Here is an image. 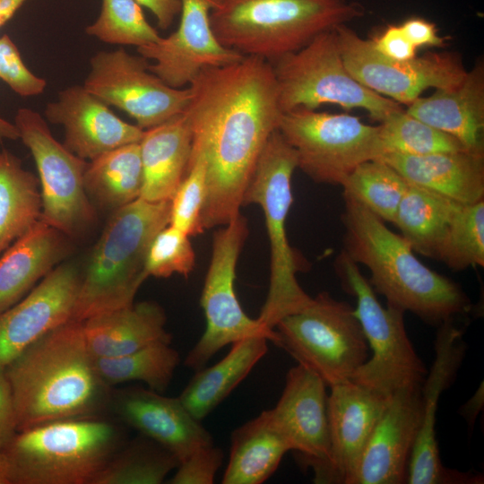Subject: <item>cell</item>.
<instances>
[{"label":"cell","instance_id":"47","mask_svg":"<svg viewBox=\"0 0 484 484\" xmlns=\"http://www.w3.org/2000/svg\"><path fill=\"white\" fill-rule=\"evenodd\" d=\"M140 5L147 8L156 18L161 30L169 29L175 18L180 13V0H135Z\"/></svg>","mask_w":484,"mask_h":484},{"label":"cell","instance_id":"43","mask_svg":"<svg viewBox=\"0 0 484 484\" xmlns=\"http://www.w3.org/2000/svg\"><path fill=\"white\" fill-rule=\"evenodd\" d=\"M223 452L214 444L199 447L179 462L170 484H211L221 466Z\"/></svg>","mask_w":484,"mask_h":484},{"label":"cell","instance_id":"3","mask_svg":"<svg viewBox=\"0 0 484 484\" xmlns=\"http://www.w3.org/2000/svg\"><path fill=\"white\" fill-rule=\"evenodd\" d=\"M343 252L365 265L369 283L387 306L439 326L467 314L471 301L461 287L423 264L408 242L354 198L343 194Z\"/></svg>","mask_w":484,"mask_h":484},{"label":"cell","instance_id":"24","mask_svg":"<svg viewBox=\"0 0 484 484\" xmlns=\"http://www.w3.org/2000/svg\"><path fill=\"white\" fill-rule=\"evenodd\" d=\"M408 114L462 143L469 151L484 153V63L476 62L460 84L419 97Z\"/></svg>","mask_w":484,"mask_h":484},{"label":"cell","instance_id":"40","mask_svg":"<svg viewBox=\"0 0 484 484\" xmlns=\"http://www.w3.org/2000/svg\"><path fill=\"white\" fill-rule=\"evenodd\" d=\"M205 169L201 160L188 163L186 173L170 199L169 225L187 236L204 230L202 221L206 191Z\"/></svg>","mask_w":484,"mask_h":484},{"label":"cell","instance_id":"44","mask_svg":"<svg viewBox=\"0 0 484 484\" xmlns=\"http://www.w3.org/2000/svg\"><path fill=\"white\" fill-rule=\"evenodd\" d=\"M375 49L384 56L406 61L417 56V48L403 32L401 25H388L378 36L371 39Z\"/></svg>","mask_w":484,"mask_h":484},{"label":"cell","instance_id":"21","mask_svg":"<svg viewBox=\"0 0 484 484\" xmlns=\"http://www.w3.org/2000/svg\"><path fill=\"white\" fill-rule=\"evenodd\" d=\"M327 395L329 457L315 483L350 484L365 445L390 396L350 380Z\"/></svg>","mask_w":484,"mask_h":484},{"label":"cell","instance_id":"38","mask_svg":"<svg viewBox=\"0 0 484 484\" xmlns=\"http://www.w3.org/2000/svg\"><path fill=\"white\" fill-rule=\"evenodd\" d=\"M85 32L104 43L136 48L161 38L135 0H101L98 18L86 27Z\"/></svg>","mask_w":484,"mask_h":484},{"label":"cell","instance_id":"12","mask_svg":"<svg viewBox=\"0 0 484 484\" xmlns=\"http://www.w3.org/2000/svg\"><path fill=\"white\" fill-rule=\"evenodd\" d=\"M247 236V220L241 213L213 235L211 262L200 298L206 325L185 359L184 365L190 369L203 368L220 349L246 337L263 336L274 344L278 341L274 329L244 312L236 294V267Z\"/></svg>","mask_w":484,"mask_h":484},{"label":"cell","instance_id":"49","mask_svg":"<svg viewBox=\"0 0 484 484\" xmlns=\"http://www.w3.org/2000/svg\"><path fill=\"white\" fill-rule=\"evenodd\" d=\"M27 0H0V28L13 18Z\"/></svg>","mask_w":484,"mask_h":484},{"label":"cell","instance_id":"32","mask_svg":"<svg viewBox=\"0 0 484 484\" xmlns=\"http://www.w3.org/2000/svg\"><path fill=\"white\" fill-rule=\"evenodd\" d=\"M39 183L18 157L0 150V255L40 220Z\"/></svg>","mask_w":484,"mask_h":484},{"label":"cell","instance_id":"5","mask_svg":"<svg viewBox=\"0 0 484 484\" xmlns=\"http://www.w3.org/2000/svg\"><path fill=\"white\" fill-rule=\"evenodd\" d=\"M364 13L348 0H218L210 18L224 47L272 62Z\"/></svg>","mask_w":484,"mask_h":484},{"label":"cell","instance_id":"45","mask_svg":"<svg viewBox=\"0 0 484 484\" xmlns=\"http://www.w3.org/2000/svg\"><path fill=\"white\" fill-rule=\"evenodd\" d=\"M13 396L4 367H0V449L4 450L17 434Z\"/></svg>","mask_w":484,"mask_h":484},{"label":"cell","instance_id":"14","mask_svg":"<svg viewBox=\"0 0 484 484\" xmlns=\"http://www.w3.org/2000/svg\"><path fill=\"white\" fill-rule=\"evenodd\" d=\"M343 63L362 85L399 104L409 106L428 88L457 86L467 70L457 54L428 53L398 61L377 52L371 39L359 36L346 24L334 28Z\"/></svg>","mask_w":484,"mask_h":484},{"label":"cell","instance_id":"15","mask_svg":"<svg viewBox=\"0 0 484 484\" xmlns=\"http://www.w3.org/2000/svg\"><path fill=\"white\" fill-rule=\"evenodd\" d=\"M149 64L141 55L122 48L99 51L91 56L82 85L146 130L182 114L190 99L188 87L168 85L150 71Z\"/></svg>","mask_w":484,"mask_h":484},{"label":"cell","instance_id":"36","mask_svg":"<svg viewBox=\"0 0 484 484\" xmlns=\"http://www.w3.org/2000/svg\"><path fill=\"white\" fill-rule=\"evenodd\" d=\"M408 186L402 176L381 159L361 163L341 185L343 194L392 223Z\"/></svg>","mask_w":484,"mask_h":484},{"label":"cell","instance_id":"16","mask_svg":"<svg viewBox=\"0 0 484 484\" xmlns=\"http://www.w3.org/2000/svg\"><path fill=\"white\" fill-rule=\"evenodd\" d=\"M466 353L462 331L454 321L438 326L435 360L421 385V423L408 467L410 484H480L483 477L445 467L436 438V413L441 393L448 388Z\"/></svg>","mask_w":484,"mask_h":484},{"label":"cell","instance_id":"42","mask_svg":"<svg viewBox=\"0 0 484 484\" xmlns=\"http://www.w3.org/2000/svg\"><path fill=\"white\" fill-rule=\"evenodd\" d=\"M0 79L23 98L38 96L47 86L45 79L27 67L19 48L6 34L0 37Z\"/></svg>","mask_w":484,"mask_h":484},{"label":"cell","instance_id":"48","mask_svg":"<svg viewBox=\"0 0 484 484\" xmlns=\"http://www.w3.org/2000/svg\"><path fill=\"white\" fill-rule=\"evenodd\" d=\"M483 385L478 388L473 396L460 409V413L467 420L469 425L474 423L483 407Z\"/></svg>","mask_w":484,"mask_h":484},{"label":"cell","instance_id":"10","mask_svg":"<svg viewBox=\"0 0 484 484\" xmlns=\"http://www.w3.org/2000/svg\"><path fill=\"white\" fill-rule=\"evenodd\" d=\"M336 271L343 289L357 299L355 313L373 352L350 380L385 396L422 385L428 371L406 333L405 313L383 307L358 264L343 251L337 257Z\"/></svg>","mask_w":484,"mask_h":484},{"label":"cell","instance_id":"13","mask_svg":"<svg viewBox=\"0 0 484 484\" xmlns=\"http://www.w3.org/2000/svg\"><path fill=\"white\" fill-rule=\"evenodd\" d=\"M13 124L39 172L42 198L40 219L66 237L82 235L96 218L83 182L88 160L59 143L47 120L36 110L19 108Z\"/></svg>","mask_w":484,"mask_h":484},{"label":"cell","instance_id":"37","mask_svg":"<svg viewBox=\"0 0 484 484\" xmlns=\"http://www.w3.org/2000/svg\"><path fill=\"white\" fill-rule=\"evenodd\" d=\"M378 126L384 154L419 156L469 151L454 136L414 117L403 108L390 114Z\"/></svg>","mask_w":484,"mask_h":484},{"label":"cell","instance_id":"1","mask_svg":"<svg viewBox=\"0 0 484 484\" xmlns=\"http://www.w3.org/2000/svg\"><path fill=\"white\" fill-rule=\"evenodd\" d=\"M183 112L192 134L189 162L201 160L206 191L203 229L224 226L240 213L256 162L283 112L271 63L246 56L202 69L187 86Z\"/></svg>","mask_w":484,"mask_h":484},{"label":"cell","instance_id":"18","mask_svg":"<svg viewBox=\"0 0 484 484\" xmlns=\"http://www.w3.org/2000/svg\"><path fill=\"white\" fill-rule=\"evenodd\" d=\"M326 385L312 370L291 367L277 404L268 410L271 419L299 462L310 467L314 481L324 471L329 457Z\"/></svg>","mask_w":484,"mask_h":484},{"label":"cell","instance_id":"28","mask_svg":"<svg viewBox=\"0 0 484 484\" xmlns=\"http://www.w3.org/2000/svg\"><path fill=\"white\" fill-rule=\"evenodd\" d=\"M139 145L143 166L140 198L170 200L186 173L191 155L192 134L185 115L144 130Z\"/></svg>","mask_w":484,"mask_h":484},{"label":"cell","instance_id":"8","mask_svg":"<svg viewBox=\"0 0 484 484\" xmlns=\"http://www.w3.org/2000/svg\"><path fill=\"white\" fill-rule=\"evenodd\" d=\"M283 113L324 104L363 108L381 123L402 109L394 100L359 82L347 70L333 30L318 34L306 46L270 62Z\"/></svg>","mask_w":484,"mask_h":484},{"label":"cell","instance_id":"2","mask_svg":"<svg viewBox=\"0 0 484 484\" xmlns=\"http://www.w3.org/2000/svg\"><path fill=\"white\" fill-rule=\"evenodd\" d=\"M17 430L65 419L91 417L109 402L82 322L68 321L26 348L5 367Z\"/></svg>","mask_w":484,"mask_h":484},{"label":"cell","instance_id":"34","mask_svg":"<svg viewBox=\"0 0 484 484\" xmlns=\"http://www.w3.org/2000/svg\"><path fill=\"white\" fill-rule=\"evenodd\" d=\"M179 362V353L170 343L157 342L122 356L95 359V367L109 388L140 381L161 393L169 387Z\"/></svg>","mask_w":484,"mask_h":484},{"label":"cell","instance_id":"41","mask_svg":"<svg viewBox=\"0 0 484 484\" xmlns=\"http://www.w3.org/2000/svg\"><path fill=\"white\" fill-rule=\"evenodd\" d=\"M194 263L195 254L189 236L169 224L150 244L145 272L148 277L168 278L174 273L187 276Z\"/></svg>","mask_w":484,"mask_h":484},{"label":"cell","instance_id":"6","mask_svg":"<svg viewBox=\"0 0 484 484\" xmlns=\"http://www.w3.org/2000/svg\"><path fill=\"white\" fill-rule=\"evenodd\" d=\"M121 441L116 425L84 417L19 431L3 451L11 484H91Z\"/></svg>","mask_w":484,"mask_h":484},{"label":"cell","instance_id":"46","mask_svg":"<svg viewBox=\"0 0 484 484\" xmlns=\"http://www.w3.org/2000/svg\"><path fill=\"white\" fill-rule=\"evenodd\" d=\"M403 32L417 48L445 46L446 39L438 34L435 23L420 17H411L400 24Z\"/></svg>","mask_w":484,"mask_h":484},{"label":"cell","instance_id":"39","mask_svg":"<svg viewBox=\"0 0 484 484\" xmlns=\"http://www.w3.org/2000/svg\"><path fill=\"white\" fill-rule=\"evenodd\" d=\"M437 260L454 271L484 265V200L462 205L450 225Z\"/></svg>","mask_w":484,"mask_h":484},{"label":"cell","instance_id":"17","mask_svg":"<svg viewBox=\"0 0 484 484\" xmlns=\"http://www.w3.org/2000/svg\"><path fill=\"white\" fill-rule=\"evenodd\" d=\"M177 29L155 43L137 48L139 55L152 61L151 72L173 88L188 86L203 68L239 61L241 54L224 47L211 24V12L218 0H180Z\"/></svg>","mask_w":484,"mask_h":484},{"label":"cell","instance_id":"31","mask_svg":"<svg viewBox=\"0 0 484 484\" xmlns=\"http://www.w3.org/2000/svg\"><path fill=\"white\" fill-rule=\"evenodd\" d=\"M462 205L442 194L409 184L393 223L414 252L437 260L450 225Z\"/></svg>","mask_w":484,"mask_h":484},{"label":"cell","instance_id":"7","mask_svg":"<svg viewBox=\"0 0 484 484\" xmlns=\"http://www.w3.org/2000/svg\"><path fill=\"white\" fill-rule=\"evenodd\" d=\"M298 169L294 149L279 130L267 141L245 190L242 206L255 203L264 212L270 244V283L258 320L274 329L283 317L307 307L312 298L297 281L298 257L287 237L293 202L291 178Z\"/></svg>","mask_w":484,"mask_h":484},{"label":"cell","instance_id":"19","mask_svg":"<svg viewBox=\"0 0 484 484\" xmlns=\"http://www.w3.org/2000/svg\"><path fill=\"white\" fill-rule=\"evenodd\" d=\"M82 273L73 264L48 272L22 299L0 313V367L44 334L72 320Z\"/></svg>","mask_w":484,"mask_h":484},{"label":"cell","instance_id":"27","mask_svg":"<svg viewBox=\"0 0 484 484\" xmlns=\"http://www.w3.org/2000/svg\"><path fill=\"white\" fill-rule=\"evenodd\" d=\"M166 314L156 302L143 301L82 322L94 359L122 356L157 343H171Z\"/></svg>","mask_w":484,"mask_h":484},{"label":"cell","instance_id":"9","mask_svg":"<svg viewBox=\"0 0 484 484\" xmlns=\"http://www.w3.org/2000/svg\"><path fill=\"white\" fill-rule=\"evenodd\" d=\"M274 330L275 345L328 387L350 381L369 359V346L355 309L325 291L280 320Z\"/></svg>","mask_w":484,"mask_h":484},{"label":"cell","instance_id":"26","mask_svg":"<svg viewBox=\"0 0 484 484\" xmlns=\"http://www.w3.org/2000/svg\"><path fill=\"white\" fill-rule=\"evenodd\" d=\"M67 238L40 219L0 255V313L22 299L65 257Z\"/></svg>","mask_w":484,"mask_h":484},{"label":"cell","instance_id":"51","mask_svg":"<svg viewBox=\"0 0 484 484\" xmlns=\"http://www.w3.org/2000/svg\"><path fill=\"white\" fill-rule=\"evenodd\" d=\"M0 484H11L10 468L7 458L0 449Z\"/></svg>","mask_w":484,"mask_h":484},{"label":"cell","instance_id":"33","mask_svg":"<svg viewBox=\"0 0 484 484\" xmlns=\"http://www.w3.org/2000/svg\"><path fill=\"white\" fill-rule=\"evenodd\" d=\"M88 196L113 211L140 198L143 166L139 143L107 151L88 162L84 177Z\"/></svg>","mask_w":484,"mask_h":484},{"label":"cell","instance_id":"35","mask_svg":"<svg viewBox=\"0 0 484 484\" xmlns=\"http://www.w3.org/2000/svg\"><path fill=\"white\" fill-rule=\"evenodd\" d=\"M178 464L168 449L141 435L119 448L91 484H160Z\"/></svg>","mask_w":484,"mask_h":484},{"label":"cell","instance_id":"29","mask_svg":"<svg viewBox=\"0 0 484 484\" xmlns=\"http://www.w3.org/2000/svg\"><path fill=\"white\" fill-rule=\"evenodd\" d=\"M267 341L263 336L235 341L219 362L197 370L178 396L189 413L199 421L207 417L266 354Z\"/></svg>","mask_w":484,"mask_h":484},{"label":"cell","instance_id":"4","mask_svg":"<svg viewBox=\"0 0 484 484\" xmlns=\"http://www.w3.org/2000/svg\"><path fill=\"white\" fill-rule=\"evenodd\" d=\"M170 200L138 198L114 211L81 275L73 321L134 304L148 278L145 262L156 234L169 224Z\"/></svg>","mask_w":484,"mask_h":484},{"label":"cell","instance_id":"30","mask_svg":"<svg viewBox=\"0 0 484 484\" xmlns=\"http://www.w3.org/2000/svg\"><path fill=\"white\" fill-rule=\"evenodd\" d=\"M289 443L273 424L269 411L237 428L231 434L223 484H261L277 470Z\"/></svg>","mask_w":484,"mask_h":484},{"label":"cell","instance_id":"50","mask_svg":"<svg viewBox=\"0 0 484 484\" xmlns=\"http://www.w3.org/2000/svg\"><path fill=\"white\" fill-rule=\"evenodd\" d=\"M18 140L19 134L13 123H10L0 117V140Z\"/></svg>","mask_w":484,"mask_h":484},{"label":"cell","instance_id":"25","mask_svg":"<svg viewBox=\"0 0 484 484\" xmlns=\"http://www.w3.org/2000/svg\"><path fill=\"white\" fill-rule=\"evenodd\" d=\"M377 159L411 185L462 204L484 200V153L461 151L416 156L390 152Z\"/></svg>","mask_w":484,"mask_h":484},{"label":"cell","instance_id":"23","mask_svg":"<svg viewBox=\"0 0 484 484\" xmlns=\"http://www.w3.org/2000/svg\"><path fill=\"white\" fill-rule=\"evenodd\" d=\"M109 402L122 421L168 449L179 462L199 447L213 444L211 434L178 397L132 386L110 393Z\"/></svg>","mask_w":484,"mask_h":484},{"label":"cell","instance_id":"22","mask_svg":"<svg viewBox=\"0 0 484 484\" xmlns=\"http://www.w3.org/2000/svg\"><path fill=\"white\" fill-rule=\"evenodd\" d=\"M45 119L65 130L63 144L85 160L120 146L139 143L144 130L117 117L83 85L61 90L44 110Z\"/></svg>","mask_w":484,"mask_h":484},{"label":"cell","instance_id":"20","mask_svg":"<svg viewBox=\"0 0 484 484\" xmlns=\"http://www.w3.org/2000/svg\"><path fill=\"white\" fill-rule=\"evenodd\" d=\"M421 423V385L393 393L365 445L350 484L407 482Z\"/></svg>","mask_w":484,"mask_h":484},{"label":"cell","instance_id":"11","mask_svg":"<svg viewBox=\"0 0 484 484\" xmlns=\"http://www.w3.org/2000/svg\"><path fill=\"white\" fill-rule=\"evenodd\" d=\"M278 130L298 168L316 183L341 186L359 165L384 154L379 126L347 114L298 108L283 113Z\"/></svg>","mask_w":484,"mask_h":484}]
</instances>
